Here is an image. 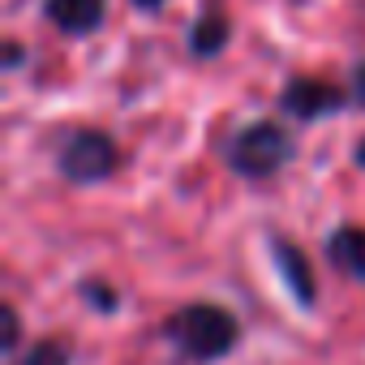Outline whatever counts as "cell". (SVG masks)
<instances>
[{"label":"cell","instance_id":"6da1fadb","mask_svg":"<svg viewBox=\"0 0 365 365\" xmlns=\"http://www.w3.org/2000/svg\"><path fill=\"white\" fill-rule=\"evenodd\" d=\"M163 339L172 344V352L190 365H215L224 356L237 352L241 344V322L232 309L215 305V301H190L163 318Z\"/></svg>","mask_w":365,"mask_h":365},{"label":"cell","instance_id":"52a82bcc","mask_svg":"<svg viewBox=\"0 0 365 365\" xmlns=\"http://www.w3.org/2000/svg\"><path fill=\"white\" fill-rule=\"evenodd\" d=\"M43 22L69 39H86L108 22V0H43Z\"/></svg>","mask_w":365,"mask_h":365},{"label":"cell","instance_id":"8992f818","mask_svg":"<svg viewBox=\"0 0 365 365\" xmlns=\"http://www.w3.org/2000/svg\"><path fill=\"white\" fill-rule=\"evenodd\" d=\"M228 43H232V18H228V9L220 5V0H202L198 18H194L190 31H185V48H190V56H198V61H215V56L228 52Z\"/></svg>","mask_w":365,"mask_h":365},{"label":"cell","instance_id":"5bb4252c","mask_svg":"<svg viewBox=\"0 0 365 365\" xmlns=\"http://www.w3.org/2000/svg\"><path fill=\"white\" fill-rule=\"evenodd\" d=\"M129 5H133L138 14H159V9L168 5V0H129Z\"/></svg>","mask_w":365,"mask_h":365},{"label":"cell","instance_id":"8fae6325","mask_svg":"<svg viewBox=\"0 0 365 365\" xmlns=\"http://www.w3.org/2000/svg\"><path fill=\"white\" fill-rule=\"evenodd\" d=\"M0 318H5V331H0V348H5V352H18V344H22V314H18V305L5 301V305H0Z\"/></svg>","mask_w":365,"mask_h":365},{"label":"cell","instance_id":"4fadbf2b","mask_svg":"<svg viewBox=\"0 0 365 365\" xmlns=\"http://www.w3.org/2000/svg\"><path fill=\"white\" fill-rule=\"evenodd\" d=\"M22 65H26V48L9 35V39H5V65H0V69H5V73H18Z\"/></svg>","mask_w":365,"mask_h":365},{"label":"cell","instance_id":"5b68a950","mask_svg":"<svg viewBox=\"0 0 365 365\" xmlns=\"http://www.w3.org/2000/svg\"><path fill=\"white\" fill-rule=\"evenodd\" d=\"M267 250H271L275 275H279V284L288 288V297H292L301 309H314V305H318V275H314L309 254H305L292 237H279V232L267 237Z\"/></svg>","mask_w":365,"mask_h":365},{"label":"cell","instance_id":"7a4b0ae2","mask_svg":"<svg viewBox=\"0 0 365 365\" xmlns=\"http://www.w3.org/2000/svg\"><path fill=\"white\" fill-rule=\"evenodd\" d=\"M297 159V138L279 120H250L224 142V163L241 180H271Z\"/></svg>","mask_w":365,"mask_h":365},{"label":"cell","instance_id":"ba28073f","mask_svg":"<svg viewBox=\"0 0 365 365\" xmlns=\"http://www.w3.org/2000/svg\"><path fill=\"white\" fill-rule=\"evenodd\" d=\"M322 250H327V262L339 275L365 284V224H339V228H331Z\"/></svg>","mask_w":365,"mask_h":365},{"label":"cell","instance_id":"3957f363","mask_svg":"<svg viewBox=\"0 0 365 365\" xmlns=\"http://www.w3.org/2000/svg\"><path fill=\"white\" fill-rule=\"evenodd\" d=\"M56 172L69 185H103L120 172V142L108 129H69L56 142Z\"/></svg>","mask_w":365,"mask_h":365},{"label":"cell","instance_id":"9c48e42d","mask_svg":"<svg viewBox=\"0 0 365 365\" xmlns=\"http://www.w3.org/2000/svg\"><path fill=\"white\" fill-rule=\"evenodd\" d=\"M14 365H73V344L56 339V335H43V339L26 344Z\"/></svg>","mask_w":365,"mask_h":365},{"label":"cell","instance_id":"30bf717a","mask_svg":"<svg viewBox=\"0 0 365 365\" xmlns=\"http://www.w3.org/2000/svg\"><path fill=\"white\" fill-rule=\"evenodd\" d=\"M78 297L95 309V314H116L120 309V292L103 279V275H91V279H82L78 284Z\"/></svg>","mask_w":365,"mask_h":365},{"label":"cell","instance_id":"7c38bea8","mask_svg":"<svg viewBox=\"0 0 365 365\" xmlns=\"http://www.w3.org/2000/svg\"><path fill=\"white\" fill-rule=\"evenodd\" d=\"M348 95H352V103L365 112V61L352 65V73H348Z\"/></svg>","mask_w":365,"mask_h":365},{"label":"cell","instance_id":"277c9868","mask_svg":"<svg viewBox=\"0 0 365 365\" xmlns=\"http://www.w3.org/2000/svg\"><path fill=\"white\" fill-rule=\"evenodd\" d=\"M352 95H344L339 82L331 78H318V73H292L284 78L279 95H275V108L288 116V120H301V125H314V120H331L344 112Z\"/></svg>","mask_w":365,"mask_h":365},{"label":"cell","instance_id":"9a60e30c","mask_svg":"<svg viewBox=\"0 0 365 365\" xmlns=\"http://www.w3.org/2000/svg\"><path fill=\"white\" fill-rule=\"evenodd\" d=\"M352 163H356V168H365V133H361V138H356V146H352Z\"/></svg>","mask_w":365,"mask_h":365}]
</instances>
